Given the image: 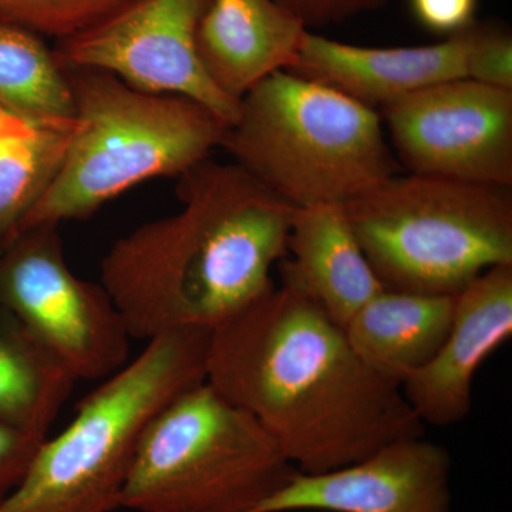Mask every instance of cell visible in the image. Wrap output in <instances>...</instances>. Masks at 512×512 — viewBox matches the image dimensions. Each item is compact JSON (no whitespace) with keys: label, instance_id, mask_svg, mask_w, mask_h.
I'll return each mask as SVG.
<instances>
[{"label":"cell","instance_id":"obj_25","mask_svg":"<svg viewBox=\"0 0 512 512\" xmlns=\"http://www.w3.org/2000/svg\"><path fill=\"white\" fill-rule=\"evenodd\" d=\"M13 119H18V117L10 116V114L5 113V111L0 110V126H3V124L9 123V121H12Z\"/></svg>","mask_w":512,"mask_h":512},{"label":"cell","instance_id":"obj_8","mask_svg":"<svg viewBox=\"0 0 512 512\" xmlns=\"http://www.w3.org/2000/svg\"><path fill=\"white\" fill-rule=\"evenodd\" d=\"M0 255V302L76 380H104L128 363L131 336L101 284L67 265L59 225L22 232Z\"/></svg>","mask_w":512,"mask_h":512},{"label":"cell","instance_id":"obj_15","mask_svg":"<svg viewBox=\"0 0 512 512\" xmlns=\"http://www.w3.org/2000/svg\"><path fill=\"white\" fill-rule=\"evenodd\" d=\"M279 262L282 282L313 299L345 328L384 286L350 227L343 204L296 208L286 255Z\"/></svg>","mask_w":512,"mask_h":512},{"label":"cell","instance_id":"obj_7","mask_svg":"<svg viewBox=\"0 0 512 512\" xmlns=\"http://www.w3.org/2000/svg\"><path fill=\"white\" fill-rule=\"evenodd\" d=\"M278 444L205 380L148 424L121 495L137 512H249L295 474Z\"/></svg>","mask_w":512,"mask_h":512},{"label":"cell","instance_id":"obj_24","mask_svg":"<svg viewBox=\"0 0 512 512\" xmlns=\"http://www.w3.org/2000/svg\"><path fill=\"white\" fill-rule=\"evenodd\" d=\"M306 28H323L345 22L360 13L383 6L386 0H276Z\"/></svg>","mask_w":512,"mask_h":512},{"label":"cell","instance_id":"obj_11","mask_svg":"<svg viewBox=\"0 0 512 512\" xmlns=\"http://www.w3.org/2000/svg\"><path fill=\"white\" fill-rule=\"evenodd\" d=\"M451 470L446 447L407 437L349 466L298 471L249 512H451Z\"/></svg>","mask_w":512,"mask_h":512},{"label":"cell","instance_id":"obj_12","mask_svg":"<svg viewBox=\"0 0 512 512\" xmlns=\"http://www.w3.org/2000/svg\"><path fill=\"white\" fill-rule=\"evenodd\" d=\"M511 335L512 264L498 265L457 293L447 338L400 386L423 426L448 427L466 419L478 369Z\"/></svg>","mask_w":512,"mask_h":512},{"label":"cell","instance_id":"obj_18","mask_svg":"<svg viewBox=\"0 0 512 512\" xmlns=\"http://www.w3.org/2000/svg\"><path fill=\"white\" fill-rule=\"evenodd\" d=\"M76 382L16 320L0 328V419L47 437Z\"/></svg>","mask_w":512,"mask_h":512},{"label":"cell","instance_id":"obj_5","mask_svg":"<svg viewBox=\"0 0 512 512\" xmlns=\"http://www.w3.org/2000/svg\"><path fill=\"white\" fill-rule=\"evenodd\" d=\"M221 147L296 208L345 204L399 168L375 109L289 70L239 100Z\"/></svg>","mask_w":512,"mask_h":512},{"label":"cell","instance_id":"obj_1","mask_svg":"<svg viewBox=\"0 0 512 512\" xmlns=\"http://www.w3.org/2000/svg\"><path fill=\"white\" fill-rule=\"evenodd\" d=\"M205 380L251 414L301 473L423 436L400 386L373 372L345 329L285 282L211 329Z\"/></svg>","mask_w":512,"mask_h":512},{"label":"cell","instance_id":"obj_2","mask_svg":"<svg viewBox=\"0 0 512 512\" xmlns=\"http://www.w3.org/2000/svg\"><path fill=\"white\" fill-rule=\"evenodd\" d=\"M180 210L117 239L100 284L131 339L214 329L274 286L296 207L211 158L181 175Z\"/></svg>","mask_w":512,"mask_h":512},{"label":"cell","instance_id":"obj_21","mask_svg":"<svg viewBox=\"0 0 512 512\" xmlns=\"http://www.w3.org/2000/svg\"><path fill=\"white\" fill-rule=\"evenodd\" d=\"M466 79L512 90V36L497 25H473Z\"/></svg>","mask_w":512,"mask_h":512},{"label":"cell","instance_id":"obj_10","mask_svg":"<svg viewBox=\"0 0 512 512\" xmlns=\"http://www.w3.org/2000/svg\"><path fill=\"white\" fill-rule=\"evenodd\" d=\"M397 160L412 174L512 185V90L448 80L382 107Z\"/></svg>","mask_w":512,"mask_h":512},{"label":"cell","instance_id":"obj_16","mask_svg":"<svg viewBox=\"0 0 512 512\" xmlns=\"http://www.w3.org/2000/svg\"><path fill=\"white\" fill-rule=\"evenodd\" d=\"M454 306L456 295L384 288L343 329L373 372L402 386L440 349L453 322Z\"/></svg>","mask_w":512,"mask_h":512},{"label":"cell","instance_id":"obj_3","mask_svg":"<svg viewBox=\"0 0 512 512\" xmlns=\"http://www.w3.org/2000/svg\"><path fill=\"white\" fill-rule=\"evenodd\" d=\"M210 329L171 330L84 397L73 420L46 437L0 512L119 510L141 437L178 394L205 382Z\"/></svg>","mask_w":512,"mask_h":512},{"label":"cell","instance_id":"obj_23","mask_svg":"<svg viewBox=\"0 0 512 512\" xmlns=\"http://www.w3.org/2000/svg\"><path fill=\"white\" fill-rule=\"evenodd\" d=\"M410 6L421 26L451 37L474 25L477 0H410Z\"/></svg>","mask_w":512,"mask_h":512},{"label":"cell","instance_id":"obj_9","mask_svg":"<svg viewBox=\"0 0 512 512\" xmlns=\"http://www.w3.org/2000/svg\"><path fill=\"white\" fill-rule=\"evenodd\" d=\"M208 0H128L96 25L59 40L66 70H99L133 89L201 104L229 127L239 101L205 72L197 33Z\"/></svg>","mask_w":512,"mask_h":512},{"label":"cell","instance_id":"obj_17","mask_svg":"<svg viewBox=\"0 0 512 512\" xmlns=\"http://www.w3.org/2000/svg\"><path fill=\"white\" fill-rule=\"evenodd\" d=\"M0 110L40 127H70L76 104L69 72L43 36L0 16Z\"/></svg>","mask_w":512,"mask_h":512},{"label":"cell","instance_id":"obj_13","mask_svg":"<svg viewBox=\"0 0 512 512\" xmlns=\"http://www.w3.org/2000/svg\"><path fill=\"white\" fill-rule=\"evenodd\" d=\"M471 28L444 42L410 47L349 45L309 30L289 72L326 84L372 109L384 107L434 84L466 79Z\"/></svg>","mask_w":512,"mask_h":512},{"label":"cell","instance_id":"obj_6","mask_svg":"<svg viewBox=\"0 0 512 512\" xmlns=\"http://www.w3.org/2000/svg\"><path fill=\"white\" fill-rule=\"evenodd\" d=\"M343 207L386 289L457 295L512 264L510 187L394 174Z\"/></svg>","mask_w":512,"mask_h":512},{"label":"cell","instance_id":"obj_19","mask_svg":"<svg viewBox=\"0 0 512 512\" xmlns=\"http://www.w3.org/2000/svg\"><path fill=\"white\" fill-rule=\"evenodd\" d=\"M73 126L40 127L13 119L0 126V248L55 181Z\"/></svg>","mask_w":512,"mask_h":512},{"label":"cell","instance_id":"obj_20","mask_svg":"<svg viewBox=\"0 0 512 512\" xmlns=\"http://www.w3.org/2000/svg\"><path fill=\"white\" fill-rule=\"evenodd\" d=\"M128 0H0V16L62 40L107 18Z\"/></svg>","mask_w":512,"mask_h":512},{"label":"cell","instance_id":"obj_22","mask_svg":"<svg viewBox=\"0 0 512 512\" xmlns=\"http://www.w3.org/2000/svg\"><path fill=\"white\" fill-rule=\"evenodd\" d=\"M45 440L0 419V500L18 487Z\"/></svg>","mask_w":512,"mask_h":512},{"label":"cell","instance_id":"obj_4","mask_svg":"<svg viewBox=\"0 0 512 512\" xmlns=\"http://www.w3.org/2000/svg\"><path fill=\"white\" fill-rule=\"evenodd\" d=\"M67 72L76 104L69 147L18 235L83 220L154 178H180L222 146L227 126L195 101L141 92L99 70Z\"/></svg>","mask_w":512,"mask_h":512},{"label":"cell","instance_id":"obj_14","mask_svg":"<svg viewBox=\"0 0 512 512\" xmlns=\"http://www.w3.org/2000/svg\"><path fill=\"white\" fill-rule=\"evenodd\" d=\"M308 32L276 0H208L198 52L212 83L239 101L271 74L291 70Z\"/></svg>","mask_w":512,"mask_h":512}]
</instances>
